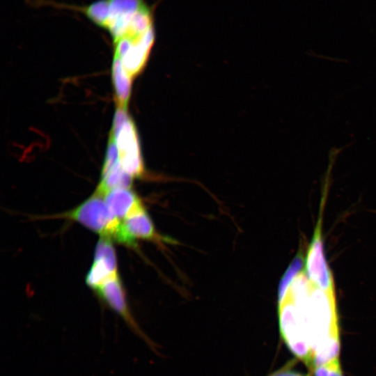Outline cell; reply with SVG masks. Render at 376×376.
<instances>
[{"instance_id": "10", "label": "cell", "mask_w": 376, "mask_h": 376, "mask_svg": "<svg viewBox=\"0 0 376 376\" xmlns=\"http://www.w3.org/2000/svg\"><path fill=\"white\" fill-rule=\"evenodd\" d=\"M94 260H103L115 272H117L116 253L111 239L101 237L98 240L94 254Z\"/></svg>"}, {"instance_id": "9", "label": "cell", "mask_w": 376, "mask_h": 376, "mask_svg": "<svg viewBox=\"0 0 376 376\" xmlns=\"http://www.w3.org/2000/svg\"><path fill=\"white\" fill-rule=\"evenodd\" d=\"M132 178L133 177L123 169L118 161L109 173L101 178L95 193L104 196L107 192L115 189H130Z\"/></svg>"}, {"instance_id": "11", "label": "cell", "mask_w": 376, "mask_h": 376, "mask_svg": "<svg viewBox=\"0 0 376 376\" xmlns=\"http://www.w3.org/2000/svg\"><path fill=\"white\" fill-rule=\"evenodd\" d=\"M304 261L302 252L298 253L290 263L280 281L278 290V299L281 298L286 292L291 283L301 272Z\"/></svg>"}, {"instance_id": "14", "label": "cell", "mask_w": 376, "mask_h": 376, "mask_svg": "<svg viewBox=\"0 0 376 376\" xmlns=\"http://www.w3.org/2000/svg\"><path fill=\"white\" fill-rule=\"evenodd\" d=\"M131 118L125 108L118 107L114 114L111 134L115 135L122 126Z\"/></svg>"}, {"instance_id": "12", "label": "cell", "mask_w": 376, "mask_h": 376, "mask_svg": "<svg viewBox=\"0 0 376 376\" xmlns=\"http://www.w3.org/2000/svg\"><path fill=\"white\" fill-rule=\"evenodd\" d=\"M118 159L119 151L113 136L110 134L106 157L102 168L101 178H104L109 173V171L119 161Z\"/></svg>"}, {"instance_id": "3", "label": "cell", "mask_w": 376, "mask_h": 376, "mask_svg": "<svg viewBox=\"0 0 376 376\" xmlns=\"http://www.w3.org/2000/svg\"><path fill=\"white\" fill-rule=\"evenodd\" d=\"M314 230L313 240L308 247L305 260V274L317 288L335 290L332 273L326 261L322 237V213Z\"/></svg>"}, {"instance_id": "6", "label": "cell", "mask_w": 376, "mask_h": 376, "mask_svg": "<svg viewBox=\"0 0 376 376\" xmlns=\"http://www.w3.org/2000/svg\"><path fill=\"white\" fill-rule=\"evenodd\" d=\"M104 197L109 209L119 220L144 208L138 195L130 189H115Z\"/></svg>"}, {"instance_id": "13", "label": "cell", "mask_w": 376, "mask_h": 376, "mask_svg": "<svg viewBox=\"0 0 376 376\" xmlns=\"http://www.w3.org/2000/svg\"><path fill=\"white\" fill-rule=\"evenodd\" d=\"M311 370L312 376H343L338 358L315 366Z\"/></svg>"}, {"instance_id": "2", "label": "cell", "mask_w": 376, "mask_h": 376, "mask_svg": "<svg viewBox=\"0 0 376 376\" xmlns=\"http://www.w3.org/2000/svg\"><path fill=\"white\" fill-rule=\"evenodd\" d=\"M60 217L77 221L101 237L111 240H114L122 224L113 215L102 196L95 192L79 205Z\"/></svg>"}, {"instance_id": "5", "label": "cell", "mask_w": 376, "mask_h": 376, "mask_svg": "<svg viewBox=\"0 0 376 376\" xmlns=\"http://www.w3.org/2000/svg\"><path fill=\"white\" fill-rule=\"evenodd\" d=\"M94 290L110 308L123 318L128 327L136 335L143 339L150 346L153 345L151 340L140 329L133 318L128 306L122 281L118 274L107 280Z\"/></svg>"}, {"instance_id": "1", "label": "cell", "mask_w": 376, "mask_h": 376, "mask_svg": "<svg viewBox=\"0 0 376 376\" xmlns=\"http://www.w3.org/2000/svg\"><path fill=\"white\" fill-rule=\"evenodd\" d=\"M283 297L292 301L306 324L311 350L308 366L312 369L338 358L340 340L335 290L317 288L305 272H301L281 299Z\"/></svg>"}, {"instance_id": "15", "label": "cell", "mask_w": 376, "mask_h": 376, "mask_svg": "<svg viewBox=\"0 0 376 376\" xmlns=\"http://www.w3.org/2000/svg\"><path fill=\"white\" fill-rule=\"evenodd\" d=\"M295 361L294 360L288 361L284 366L267 376H311L310 375L303 374L293 368Z\"/></svg>"}, {"instance_id": "8", "label": "cell", "mask_w": 376, "mask_h": 376, "mask_svg": "<svg viewBox=\"0 0 376 376\" xmlns=\"http://www.w3.org/2000/svg\"><path fill=\"white\" fill-rule=\"evenodd\" d=\"M111 72L118 107L127 109L133 78L125 70L120 58L116 56H113Z\"/></svg>"}, {"instance_id": "4", "label": "cell", "mask_w": 376, "mask_h": 376, "mask_svg": "<svg viewBox=\"0 0 376 376\" xmlns=\"http://www.w3.org/2000/svg\"><path fill=\"white\" fill-rule=\"evenodd\" d=\"M113 136L119 151V159L123 169L132 177L143 175L145 170L139 136L132 118Z\"/></svg>"}, {"instance_id": "7", "label": "cell", "mask_w": 376, "mask_h": 376, "mask_svg": "<svg viewBox=\"0 0 376 376\" xmlns=\"http://www.w3.org/2000/svg\"><path fill=\"white\" fill-rule=\"evenodd\" d=\"M123 226L126 233L136 241V239L161 242L168 239L158 235L152 221L145 208L134 212L123 219Z\"/></svg>"}]
</instances>
